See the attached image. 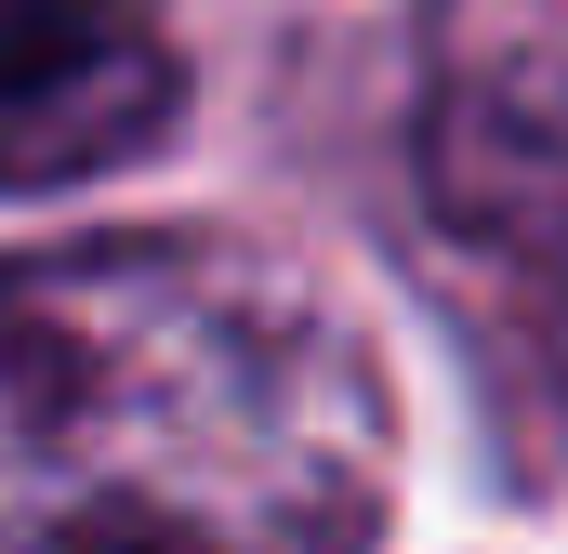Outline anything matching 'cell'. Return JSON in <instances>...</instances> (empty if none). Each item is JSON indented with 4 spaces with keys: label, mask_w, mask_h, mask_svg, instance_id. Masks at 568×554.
<instances>
[{
    "label": "cell",
    "mask_w": 568,
    "mask_h": 554,
    "mask_svg": "<svg viewBox=\"0 0 568 554\" xmlns=\"http://www.w3.org/2000/svg\"><path fill=\"white\" fill-rule=\"evenodd\" d=\"M424 198L568 397V80H449L424 120Z\"/></svg>",
    "instance_id": "7a4b0ae2"
},
{
    "label": "cell",
    "mask_w": 568,
    "mask_h": 554,
    "mask_svg": "<svg viewBox=\"0 0 568 554\" xmlns=\"http://www.w3.org/2000/svg\"><path fill=\"white\" fill-rule=\"evenodd\" d=\"M185 120V66L145 0H0V198L93 185Z\"/></svg>",
    "instance_id": "3957f363"
},
{
    "label": "cell",
    "mask_w": 568,
    "mask_h": 554,
    "mask_svg": "<svg viewBox=\"0 0 568 554\" xmlns=\"http://www.w3.org/2000/svg\"><path fill=\"white\" fill-rule=\"evenodd\" d=\"M384 489L371 357L291 290L172 252L0 277V502L185 554H357Z\"/></svg>",
    "instance_id": "6da1fadb"
},
{
    "label": "cell",
    "mask_w": 568,
    "mask_h": 554,
    "mask_svg": "<svg viewBox=\"0 0 568 554\" xmlns=\"http://www.w3.org/2000/svg\"><path fill=\"white\" fill-rule=\"evenodd\" d=\"M40 554H185V542H159V529H53Z\"/></svg>",
    "instance_id": "277c9868"
}]
</instances>
